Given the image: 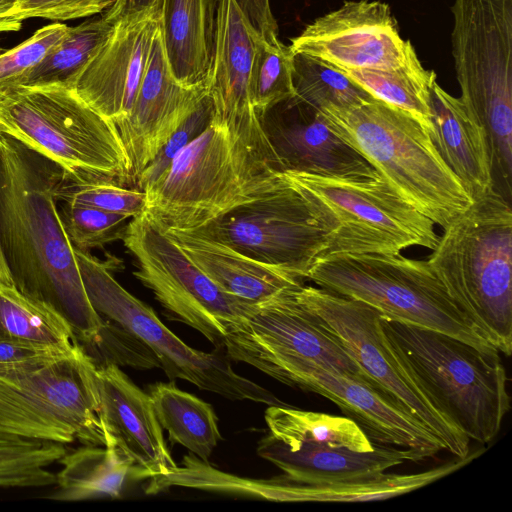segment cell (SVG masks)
<instances>
[{"instance_id": "1", "label": "cell", "mask_w": 512, "mask_h": 512, "mask_svg": "<svg viewBox=\"0 0 512 512\" xmlns=\"http://www.w3.org/2000/svg\"><path fill=\"white\" fill-rule=\"evenodd\" d=\"M66 176L58 164L0 132V250L12 281L63 316L84 348H96L106 321L88 299L59 216L57 190Z\"/></svg>"}, {"instance_id": "2", "label": "cell", "mask_w": 512, "mask_h": 512, "mask_svg": "<svg viewBox=\"0 0 512 512\" xmlns=\"http://www.w3.org/2000/svg\"><path fill=\"white\" fill-rule=\"evenodd\" d=\"M284 180L271 149L211 120L145 192V212L165 231H192Z\"/></svg>"}, {"instance_id": "3", "label": "cell", "mask_w": 512, "mask_h": 512, "mask_svg": "<svg viewBox=\"0 0 512 512\" xmlns=\"http://www.w3.org/2000/svg\"><path fill=\"white\" fill-rule=\"evenodd\" d=\"M427 262L500 353L512 352V209L495 191L443 228Z\"/></svg>"}, {"instance_id": "4", "label": "cell", "mask_w": 512, "mask_h": 512, "mask_svg": "<svg viewBox=\"0 0 512 512\" xmlns=\"http://www.w3.org/2000/svg\"><path fill=\"white\" fill-rule=\"evenodd\" d=\"M321 113L399 196L435 224L446 227L472 204L429 133L410 115L375 98Z\"/></svg>"}, {"instance_id": "5", "label": "cell", "mask_w": 512, "mask_h": 512, "mask_svg": "<svg viewBox=\"0 0 512 512\" xmlns=\"http://www.w3.org/2000/svg\"><path fill=\"white\" fill-rule=\"evenodd\" d=\"M0 132L58 164L75 181L134 183L116 125L62 85H20L0 95Z\"/></svg>"}, {"instance_id": "6", "label": "cell", "mask_w": 512, "mask_h": 512, "mask_svg": "<svg viewBox=\"0 0 512 512\" xmlns=\"http://www.w3.org/2000/svg\"><path fill=\"white\" fill-rule=\"evenodd\" d=\"M452 56L460 99L485 129L493 189L512 195V0H454Z\"/></svg>"}, {"instance_id": "7", "label": "cell", "mask_w": 512, "mask_h": 512, "mask_svg": "<svg viewBox=\"0 0 512 512\" xmlns=\"http://www.w3.org/2000/svg\"><path fill=\"white\" fill-rule=\"evenodd\" d=\"M283 174L304 198L324 234L318 259L339 254L397 255L412 246L436 247L435 223L381 175Z\"/></svg>"}, {"instance_id": "8", "label": "cell", "mask_w": 512, "mask_h": 512, "mask_svg": "<svg viewBox=\"0 0 512 512\" xmlns=\"http://www.w3.org/2000/svg\"><path fill=\"white\" fill-rule=\"evenodd\" d=\"M307 280L362 301L387 320L437 331L481 351L499 352L451 298L427 260L401 254L332 255L316 260Z\"/></svg>"}, {"instance_id": "9", "label": "cell", "mask_w": 512, "mask_h": 512, "mask_svg": "<svg viewBox=\"0 0 512 512\" xmlns=\"http://www.w3.org/2000/svg\"><path fill=\"white\" fill-rule=\"evenodd\" d=\"M382 323L401 359L457 427L470 440L492 441L511 407L500 353L383 317Z\"/></svg>"}, {"instance_id": "10", "label": "cell", "mask_w": 512, "mask_h": 512, "mask_svg": "<svg viewBox=\"0 0 512 512\" xmlns=\"http://www.w3.org/2000/svg\"><path fill=\"white\" fill-rule=\"evenodd\" d=\"M0 432L30 440L105 446L97 362L78 343L25 371L0 374Z\"/></svg>"}, {"instance_id": "11", "label": "cell", "mask_w": 512, "mask_h": 512, "mask_svg": "<svg viewBox=\"0 0 512 512\" xmlns=\"http://www.w3.org/2000/svg\"><path fill=\"white\" fill-rule=\"evenodd\" d=\"M294 293L335 337L373 388L424 424L444 450L457 458L470 454V439L401 359L375 309L321 287L303 284Z\"/></svg>"}, {"instance_id": "12", "label": "cell", "mask_w": 512, "mask_h": 512, "mask_svg": "<svg viewBox=\"0 0 512 512\" xmlns=\"http://www.w3.org/2000/svg\"><path fill=\"white\" fill-rule=\"evenodd\" d=\"M75 254L93 308L144 345L169 379L186 380L229 400L286 405L266 388L237 374L228 358L219 351L207 353L184 343L161 322L150 306L115 279L107 262L89 251L75 249Z\"/></svg>"}, {"instance_id": "13", "label": "cell", "mask_w": 512, "mask_h": 512, "mask_svg": "<svg viewBox=\"0 0 512 512\" xmlns=\"http://www.w3.org/2000/svg\"><path fill=\"white\" fill-rule=\"evenodd\" d=\"M134 257L133 275L152 291L167 315L224 349L230 329L256 304L220 289L145 211L131 218L121 239Z\"/></svg>"}, {"instance_id": "14", "label": "cell", "mask_w": 512, "mask_h": 512, "mask_svg": "<svg viewBox=\"0 0 512 512\" xmlns=\"http://www.w3.org/2000/svg\"><path fill=\"white\" fill-rule=\"evenodd\" d=\"M188 232L226 244L303 281L325 244L304 198L286 177L261 197Z\"/></svg>"}, {"instance_id": "15", "label": "cell", "mask_w": 512, "mask_h": 512, "mask_svg": "<svg viewBox=\"0 0 512 512\" xmlns=\"http://www.w3.org/2000/svg\"><path fill=\"white\" fill-rule=\"evenodd\" d=\"M245 363L285 385L331 400L375 444L412 450L421 461L444 450L424 424L366 382L293 356H259Z\"/></svg>"}, {"instance_id": "16", "label": "cell", "mask_w": 512, "mask_h": 512, "mask_svg": "<svg viewBox=\"0 0 512 512\" xmlns=\"http://www.w3.org/2000/svg\"><path fill=\"white\" fill-rule=\"evenodd\" d=\"M289 46L341 70H391L415 52L401 37L390 6L378 0L344 1L309 23Z\"/></svg>"}, {"instance_id": "17", "label": "cell", "mask_w": 512, "mask_h": 512, "mask_svg": "<svg viewBox=\"0 0 512 512\" xmlns=\"http://www.w3.org/2000/svg\"><path fill=\"white\" fill-rule=\"evenodd\" d=\"M296 288L256 304L247 318L230 329L224 338L228 358L245 363L267 355L299 357L368 383L335 337L297 300Z\"/></svg>"}, {"instance_id": "18", "label": "cell", "mask_w": 512, "mask_h": 512, "mask_svg": "<svg viewBox=\"0 0 512 512\" xmlns=\"http://www.w3.org/2000/svg\"><path fill=\"white\" fill-rule=\"evenodd\" d=\"M208 94V85L186 86L174 76L160 23L133 106L115 124L131 163L134 184L158 150Z\"/></svg>"}, {"instance_id": "19", "label": "cell", "mask_w": 512, "mask_h": 512, "mask_svg": "<svg viewBox=\"0 0 512 512\" xmlns=\"http://www.w3.org/2000/svg\"><path fill=\"white\" fill-rule=\"evenodd\" d=\"M260 121L282 173L380 175L332 130L318 109L296 96L268 110Z\"/></svg>"}, {"instance_id": "20", "label": "cell", "mask_w": 512, "mask_h": 512, "mask_svg": "<svg viewBox=\"0 0 512 512\" xmlns=\"http://www.w3.org/2000/svg\"><path fill=\"white\" fill-rule=\"evenodd\" d=\"M160 23L158 9L115 21L108 39L76 81L77 94L114 124L133 106Z\"/></svg>"}, {"instance_id": "21", "label": "cell", "mask_w": 512, "mask_h": 512, "mask_svg": "<svg viewBox=\"0 0 512 512\" xmlns=\"http://www.w3.org/2000/svg\"><path fill=\"white\" fill-rule=\"evenodd\" d=\"M256 33L235 0H219L208 91L212 120L271 149L251 97Z\"/></svg>"}, {"instance_id": "22", "label": "cell", "mask_w": 512, "mask_h": 512, "mask_svg": "<svg viewBox=\"0 0 512 512\" xmlns=\"http://www.w3.org/2000/svg\"><path fill=\"white\" fill-rule=\"evenodd\" d=\"M100 416L107 435L131 461L138 478L164 476L171 457L149 393L115 363L97 364Z\"/></svg>"}, {"instance_id": "23", "label": "cell", "mask_w": 512, "mask_h": 512, "mask_svg": "<svg viewBox=\"0 0 512 512\" xmlns=\"http://www.w3.org/2000/svg\"><path fill=\"white\" fill-rule=\"evenodd\" d=\"M431 140L466 192L477 200L493 189L492 163L485 129L463 103L435 81L430 90Z\"/></svg>"}, {"instance_id": "24", "label": "cell", "mask_w": 512, "mask_h": 512, "mask_svg": "<svg viewBox=\"0 0 512 512\" xmlns=\"http://www.w3.org/2000/svg\"><path fill=\"white\" fill-rule=\"evenodd\" d=\"M257 453L286 477L300 482L363 477L386 472L405 461H421L412 450L379 444L366 452L327 446H302L291 451L271 434L259 441Z\"/></svg>"}, {"instance_id": "25", "label": "cell", "mask_w": 512, "mask_h": 512, "mask_svg": "<svg viewBox=\"0 0 512 512\" xmlns=\"http://www.w3.org/2000/svg\"><path fill=\"white\" fill-rule=\"evenodd\" d=\"M166 232L220 289L247 302L258 304L282 290L304 284L216 240L188 231Z\"/></svg>"}, {"instance_id": "26", "label": "cell", "mask_w": 512, "mask_h": 512, "mask_svg": "<svg viewBox=\"0 0 512 512\" xmlns=\"http://www.w3.org/2000/svg\"><path fill=\"white\" fill-rule=\"evenodd\" d=\"M216 0H163L161 31L174 76L186 86L208 85Z\"/></svg>"}, {"instance_id": "27", "label": "cell", "mask_w": 512, "mask_h": 512, "mask_svg": "<svg viewBox=\"0 0 512 512\" xmlns=\"http://www.w3.org/2000/svg\"><path fill=\"white\" fill-rule=\"evenodd\" d=\"M58 462L62 468L55 474L57 490L51 498L61 501L117 498L133 467L109 435L105 446L84 445Z\"/></svg>"}, {"instance_id": "28", "label": "cell", "mask_w": 512, "mask_h": 512, "mask_svg": "<svg viewBox=\"0 0 512 512\" xmlns=\"http://www.w3.org/2000/svg\"><path fill=\"white\" fill-rule=\"evenodd\" d=\"M149 395L156 417L162 429L168 432L169 440L208 462L221 439L213 407L173 383H155L149 386Z\"/></svg>"}, {"instance_id": "29", "label": "cell", "mask_w": 512, "mask_h": 512, "mask_svg": "<svg viewBox=\"0 0 512 512\" xmlns=\"http://www.w3.org/2000/svg\"><path fill=\"white\" fill-rule=\"evenodd\" d=\"M264 417L270 434L291 451L302 446H327L366 452L375 446L346 416L269 405Z\"/></svg>"}, {"instance_id": "30", "label": "cell", "mask_w": 512, "mask_h": 512, "mask_svg": "<svg viewBox=\"0 0 512 512\" xmlns=\"http://www.w3.org/2000/svg\"><path fill=\"white\" fill-rule=\"evenodd\" d=\"M0 339L61 348L79 343L70 324L54 308L1 280Z\"/></svg>"}, {"instance_id": "31", "label": "cell", "mask_w": 512, "mask_h": 512, "mask_svg": "<svg viewBox=\"0 0 512 512\" xmlns=\"http://www.w3.org/2000/svg\"><path fill=\"white\" fill-rule=\"evenodd\" d=\"M341 71L373 98L405 112L431 132L430 90L436 73L422 66L416 51L403 66L395 69Z\"/></svg>"}, {"instance_id": "32", "label": "cell", "mask_w": 512, "mask_h": 512, "mask_svg": "<svg viewBox=\"0 0 512 512\" xmlns=\"http://www.w3.org/2000/svg\"><path fill=\"white\" fill-rule=\"evenodd\" d=\"M113 24L103 16L69 27L32 69L24 85H62L74 89L87 64L108 39Z\"/></svg>"}, {"instance_id": "33", "label": "cell", "mask_w": 512, "mask_h": 512, "mask_svg": "<svg viewBox=\"0 0 512 512\" xmlns=\"http://www.w3.org/2000/svg\"><path fill=\"white\" fill-rule=\"evenodd\" d=\"M295 96L319 111L349 109L373 97L338 68L317 58L294 53Z\"/></svg>"}, {"instance_id": "34", "label": "cell", "mask_w": 512, "mask_h": 512, "mask_svg": "<svg viewBox=\"0 0 512 512\" xmlns=\"http://www.w3.org/2000/svg\"><path fill=\"white\" fill-rule=\"evenodd\" d=\"M67 452L64 444L0 432V488H38L55 484L49 467Z\"/></svg>"}, {"instance_id": "35", "label": "cell", "mask_w": 512, "mask_h": 512, "mask_svg": "<svg viewBox=\"0 0 512 512\" xmlns=\"http://www.w3.org/2000/svg\"><path fill=\"white\" fill-rule=\"evenodd\" d=\"M293 60L294 52L290 46L279 38L266 39L256 33L250 89L259 119L277 104L295 96Z\"/></svg>"}, {"instance_id": "36", "label": "cell", "mask_w": 512, "mask_h": 512, "mask_svg": "<svg viewBox=\"0 0 512 512\" xmlns=\"http://www.w3.org/2000/svg\"><path fill=\"white\" fill-rule=\"evenodd\" d=\"M59 216L75 249L89 251L121 240L131 217L71 202H58Z\"/></svg>"}, {"instance_id": "37", "label": "cell", "mask_w": 512, "mask_h": 512, "mask_svg": "<svg viewBox=\"0 0 512 512\" xmlns=\"http://www.w3.org/2000/svg\"><path fill=\"white\" fill-rule=\"evenodd\" d=\"M58 202H71L127 215L131 218L145 211L146 194L113 181H75L67 176L57 190Z\"/></svg>"}, {"instance_id": "38", "label": "cell", "mask_w": 512, "mask_h": 512, "mask_svg": "<svg viewBox=\"0 0 512 512\" xmlns=\"http://www.w3.org/2000/svg\"><path fill=\"white\" fill-rule=\"evenodd\" d=\"M67 29V25L58 22L46 25L0 54V95L24 85L32 69L62 39Z\"/></svg>"}, {"instance_id": "39", "label": "cell", "mask_w": 512, "mask_h": 512, "mask_svg": "<svg viewBox=\"0 0 512 512\" xmlns=\"http://www.w3.org/2000/svg\"><path fill=\"white\" fill-rule=\"evenodd\" d=\"M212 117V102L208 94L141 171L136 179V187L147 192L158 184L177 155L208 127Z\"/></svg>"}, {"instance_id": "40", "label": "cell", "mask_w": 512, "mask_h": 512, "mask_svg": "<svg viewBox=\"0 0 512 512\" xmlns=\"http://www.w3.org/2000/svg\"><path fill=\"white\" fill-rule=\"evenodd\" d=\"M116 0H18L6 17L22 23L30 18L65 21L93 16L109 9Z\"/></svg>"}, {"instance_id": "41", "label": "cell", "mask_w": 512, "mask_h": 512, "mask_svg": "<svg viewBox=\"0 0 512 512\" xmlns=\"http://www.w3.org/2000/svg\"><path fill=\"white\" fill-rule=\"evenodd\" d=\"M69 348L33 345L0 339V374L32 369L70 352Z\"/></svg>"}, {"instance_id": "42", "label": "cell", "mask_w": 512, "mask_h": 512, "mask_svg": "<svg viewBox=\"0 0 512 512\" xmlns=\"http://www.w3.org/2000/svg\"><path fill=\"white\" fill-rule=\"evenodd\" d=\"M253 28L266 39L278 38V25L270 0H235Z\"/></svg>"}, {"instance_id": "43", "label": "cell", "mask_w": 512, "mask_h": 512, "mask_svg": "<svg viewBox=\"0 0 512 512\" xmlns=\"http://www.w3.org/2000/svg\"><path fill=\"white\" fill-rule=\"evenodd\" d=\"M163 0H116L102 15L110 23L139 13L161 10Z\"/></svg>"}, {"instance_id": "44", "label": "cell", "mask_w": 512, "mask_h": 512, "mask_svg": "<svg viewBox=\"0 0 512 512\" xmlns=\"http://www.w3.org/2000/svg\"><path fill=\"white\" fill-rule=\"evenodd\" d=\"M18 0H0V20L6 17L15 9Z\"/></svg>"}, {"instance_id": "45", "label": "cell", "mask_w": 512, "mask_h": 512, "mask_svg": "<svg viewBox=\"0 0 512 512\" xmlns=\"http://www.w3.org/2000/svg\"><path fill=\"white\" fill-rule=\"evenodd\" d=\"M21 27V23L13 22L6 19L0 20V33L1 32H8V31H17ZM5 51V49L0 47V54H2Z\"/></svg>"}, {"instance_id": "46", "label": "cell", "mask_w": 512, "mask_h": 512, "mask_svg": "<svg viewBox=\"0 0 512 512\" xmlns=\"http://www.w3.org/2000/svg\"><path fill=\"white\" fill-rule=\"evenodd\" d=\"M0 280L5 283L14 284L12 281V278L10 276L8 267L5 263L4 257L1 253V250H0Z\"/></svg>"}, {"instance_id": "47", "label": "cell", "mask_w": 512, "mask_h": 512, "mask_svg": "<svg viewBox=\"0 0 512 512\" xmlns=\"http://www.w3.org/2000/svg\"><path fill=\"white\" fill-rule=\"evenodd\" d=\"M216 1H217V3L219 2V0H216Z\"/></svg>"}]
</instances>
